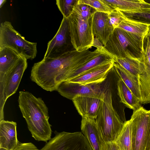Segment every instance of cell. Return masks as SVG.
<instances>
[{
	"label": "cell",
	"instance_id": "cell-1",
	"mask_svg": "<svg viewBox=\"0 0 150 150\" xmlns=\"http://www.w3.org/2000/svg\"><path fill=\"white\" fill-rule=\"evenodd\" d=\"M101 54L97 49L93 51L88 50L82 52L74 49L56 57L43 58L33 65L30 79L45 90L56 91L71 72Z\"/></svg>",
	"mask_w": 150,
	"mask_h": 150
},
{
	"label": "cell",
	"instance_id": "cell-2",
	"mask_svg": "<svg viewBox=\"0 0 150 150\" xmlns=\"http://www.w3.org/2000/svg\"><path fill=\"white\" fill-rule=\"evenodd\" d=\"M18 101L32 137L36 141L47 143L51 139L52 129L48 121V108L43 100L29 92L21 91Z\"/></svg>",
	"mask_w": 150,
	"mask_h": 150
},
{
	"label": "cell",
	"instance_id": "cell-3",
	"mask_svg": "<svg viewBox=\"0 0 150 150\" xmlns=\"http://www.w3.org/2000/svg\"><path fill=\"white\" fill-rule=\"evenodd\" d=\"M144 38L116 28L104 47L114 58L127 57L142 61Z\"/></svg>",
	"mask_w": 150,
	"mask_h": 150
},
{
	"label": "cell",
	"instance_id": "cell-4",
	"mask_svg": "<svg viewBox=\"0 0 150 150\" xmlns=\"http://www.w3.org/2000/svg\"><path fill=\"white\" fill-rule=\"evenodd\" d=\"M103 89V97L95 120L103 141L115 142L124 122L113 106L111 90L108 87Z\"/></svg>",
	"mask_w": 150,
	"mask_h": 150
},
{
	"label": "cell",
	"instance_id": "cell-5",
	"mask_svg": "<svg viewBox=\"0 0 150 150\" xmlns=\"http://www.w3.org/2000/svg\"><path fill=\"white\" fill-rule=\"evenodd\" d=\"M37 43L25 39L13 27L11 23L5 21L0 25V48L8 47L27 59H33L36 56Z\"/></svg>",
	"mask_w": 150,
	"mask_h": 150
},
{
	"label": "cell",
	"instance_id": "cell-6",
	"mask_svg": "<svg viewBox=\"0 0 150 150\" xmlns=\"http://www.w3.org/2000/svg\"><path fill=\"white\" fill-rule=\"evenodd\" d=\"M93 14L87 18L71 14L67 18L72 45L79 52L88 50L93 46L94 38L92 29Z\"/></svg>",
	"mask_w": 150,
	"mask_h": 150
},
{
	"label": "cell",
	"instance_id": "cell-7",
	"mask_svg": "<svg viewBox=\"0 0 150 150\" xmlns=\"http://www.w3.org/2000/svg\"><path fill=\"white\" fill-rule=\"evenodd\" d=\"M129 120L132 128L133 150H150L149 110L141 106L133 111Z\"/></svg>",
	"mask_w": 150,
	"mask_h": 150
},
{
	"label": "cell",
	"instance_id": "cell-8",
	"mask_svg": "<svg viewBox=\"0 0 150 150\" xmlns=\"http://www.w3.org/2000/svg\"><path fill=\"white\" fill-rule=\"evenodd\" d=\"M27 66V59L21 56L0 82V121L4 120V109L6 101L16 92Z\"/></svg>",
	"mask_w": 150,
	"mask_h": 150
},
{
	"label": "cell",
	"instance_id": "cell-9",
	"mask_svg": "<svg viewBox=\"0 0 150 150\" xmlns=\"http://www.w3.org/2000/svg\"><path fill=\"white\" fill-rule=\"evenodd\" d=\"M55 136L40 150H92L82 132H54Z\"/></svg>",
	"mask_w": 150,
	"mask_h": 150
},
{
	"label": "cell",
	"instance_id": "cell-10",
	"mask_svg": "<svg viewBox=\"0 0 150 150\" xmlns=\"http://www.w3.org/2000/svg\"><path fill=\"white\" fill-rule=\"evenodd\" d=\"M73 47L68 21L63 17L57 33L47 44L43 58L58 57L74 50Z\"/></svg>",
	"mask_w": 150,
	"mask_h": 150
},
{
	"label": "cell",
	"instance_id": "cell-11",
	"mask_svg": "<svg viewBox=\"0 0 150 150\" xmlns=\"http://www.w3.org/2000/svg\"><path fill=\"white\" fill-rule=\"evenodd\" d=\"M62 96L72 100L76 96L102 99L104 91L100 84L82 85L77 83L65 81L58 86L56 90Z\"/></svg>",
	"mask_w": 150,
	"mask_h": 150
},
{
	"label": "cell",
	"instance_id": "cell-12",
	"mask_svg": "<svg viewBox=\"0 0 150 150\" xmlns=\"http://www.w3.org/2000/svg\"><path fill=\"white\" fill-rule=\"evenodd\" d=\"M142 62L144 67L138 79L141 99V104L150 103V47L146 42L143 43Z\"/></svg>",
	"mask_w": 150,
	"mask_h": 150
},
{
	"label": "cell",
	"instance_id": "cell-13",
	"mask_svg": "<svg viewBox=\"0 0 150 150\" xmlns=\"http://www.w3.org/2000/svg\"><path fill=\"white\" fill-rule=\"evenodd\" d=\"M93 32L103 46L115 29L111 21L110 14L95 11L92 23Z\"/></svg>",
	"mask_w": 150,
	"mask_h": 150
},
{
	"label": "cell",
	"instance_id": "cell-14",
	"mask_svg": "<svg viewBox=\"0 0 150 150\" xmlns=\"http://www.w3.org/2000/svg\"><path fill=\"white\" fill-rule=\"evenodd\" d=\"M114 62L113 61L100 65L66 81L82 85L100 84L106 79L113 67Z\"/></svg>",
	"mask_w": 150,
	"mask_h": 150
},
{
	"label": "cell",
	"instance_id": "cell-15",
	"mask_svg": "<svg viewBox=\"0 0 150 150\" xmlns=\"http://www.w3.org/2000/svg\"><path fill=\"white\" fill-rule=\"evenodd\" d=\"M102 99L78 96L74 98L72 101L82 117H88L95 119Z\"/></svg>",
	"mask_w": 150,
	"mask_h": 150
},
{
	"label": "cell",
	"instance_id": "cell-16",
	"mask_svg": "<svg viewBox=\"0 0 150 150\" xmlns=\"http://www.w3.org/2000/svg\"><path fill=\"white\" fill-rule=\"evenodd\" d=\"M16 123L12 121H0V148L13 150L19 143L17 139Z\"/></svg>",
	"mask_w": 150,
	"mask_h": 150
},
{
	"label": "cell",
	"instance_id": "cell-17",
	"mask_svg": "<svg viewBox=\"0 0 150 150\" xmlns=\"http://www.w3.org/2000/svg\"><path fill=\"white\" fill-rule=\"evenodd\" d=\"M81 128L92 150H102L103 142L99 132L95 119L82 117Z\"/></svg>",
	"mask_w": 150,
	"mask_h": 150
},
{
	"label": "cell",
	"instance_id": "cell-18",
	"mask_svg": "<svg viewBox=\"0 0 150 150\" xmlns=\"http://www.w3.org/2000/svg\"><path fill=\"white\" fill-rule=\"evenodd\" d=\"M114 58L106 51L71 72L65 81L81 75L95 68L114 61Z\"/></svg>",
	"mask_w": 150,
	"mask_h": 150
},
{
	"label": "cell",
	"instance_id": "cell-19",
	"mask_svg": "<svg viewBox=\"0 0 150 150\" xmlns=\"http://www.w3.org/2000/svg\"><path fill=\"white\" fill-rule=\"evenodd\" d=\"M115 10L129 11H150V4L144 0H104Z\"/></svg>",
	"mask_w": 150,
	"mask_h": 150
},
{
	"label": "cell",
	"instance_id": "cell-20",
	"mask_svg": "<svg viewBox=\"0 0 150 150\" xmlns=\"http://www.w3.org/2000/svg\"><path fill=\"white\" fill-rule=\"evenodd\" d=\"M113 68L120 78L140 100V102L141 95L138 78L117 63L114 62Z\"/></svg>",
	"mask_w": 150,
	"mask_h": 150
},
{
	"label": "cell",
	"instance_id": "cell-21",
	"mask_svg": "<svg viewBox=\"0 0 150 150\" xmlns=\"http://www.w3.org/2000/svg\"><path fill=\"white\" fill-rule=\"evenodd\" d=\"M117 85L120 102L133 111L137 110L142 106L140 100L120 78L117 81Z\"/></svg>",
	"mask_w": 150,
	"mask_h": 150
},
{
	"label": "cell",
	"instance_id": "cell-22",
	"mask_svg": "<svg viewBox=\"0 0 150 150\" xmlns=\"http://www.w3.org/2000/svg\"><path fill=\"white\" fill-rule=\"evenodd\" d=\"M21 56L9 48H0V82L2 81L5 74L16 64Z\"/></svg>",
	"mask_w": 150,
	"mask_h": 150
},
{
	"label": "cell",
	"instance_id": "cell-23",
	"mask_svg": "<svg viewBox=\"0 0 150 150\" xmlns=\"http://www.w3.org/2000/svg\"><path fill=\"white\" fill-rule=\"evenodd\" d=\"M132 128L129 120L126 121L115 142L119 150H133Z\"/></svg>",
	"mask_w": 150,
	"mask_h": 150
},
{
	"label": "cell",
	"instance_id": "cell-24",
	"mask_svg": "<svg viewBox=\"0 0 150 150\" xmlns=\"http://www.w3.org/2000/svg\"><path fill=\"white\" fill-rule=\"evenodd\" d=\"M150 25L125 19L117 28L137 36L144 38L149 29Z\"/></svg>",
	"mask_w": 150,
	"mask_h": 150
},
{
	"label": "cell",
	"instance_id": "cell-25",
	"mask_svg": "<svg viewBox=\"0 0 150 150\" xmlns=\"http://www.w3.org/2000/svg\"><path fill=\"white\" fill-rule=\"evenodd\" d=\"M114 61V62L119 64L138 79L142 72L143 66L142 60L139 61L126 57L121 58H115Z\"/></svg>",
	"mask_w": 150,
	"mask_h": 150
},
{
	"label": "cell",
	"instance_id": "cell-26",
	"mask_svg": "<svg viewBox=\"0 0 150 150\" xmlns=\"http://www.w3.org/2000/svg\"><path fill=\"white\" fill-rule=\"evenodd\" d=\"M118 11L126 19L150 25V11Z\"/></svg>",
	"mask_w": 150,
	"mask_h": 150
},
{
	"label": "cell",
	"instance_id": "cell-27",
	"mask_svg": "<svg viewBox=\"0 0 150 150\" xmlns=\"http://www.w3.org/2000/svg\"><path fill=\"white\" fill-rule=\"evenodd\" d=\"M77 3L88 5L98 12L110 14L115 10L104 0H78Z\"/></svg>",
	"mask_w": 150,
	"mask_h": 150
},
{
	"label": "cell",
	"instance_id": "cell-28",
	"mask_svg": "<svg viewBox=\"0 0 150 150\" xmlns=\"http://www.w3.org/2000/svg\"><path fill=\"white\" fill-rule=\"evenodd\" d=\"M78 0H56V4L63 17L68 18L71 14Z\"/></svg>",
	"mask_w": 150,
	"mask_h": 150
},
{
	"label": "cell",
	"instance_id": "cell-29",
	"mask_svg": "<svg viewBox=\"0 0 150 150\" xmlns=\"http://www.w3.org/2000/svg\"><path fill=\"white\" fill-rule=\"evenodd\" d=\"M96 11L90 6L85 4H78L77 1L73 7L71 14L79 17L86 18L93 14Z\"/></svg>",
	"mask_w": 150,
	"mask_h": 150
},
{
	"label": "cell",
	"instance_id": "cell-30",
	"mask_svg": "<svg viewBox=\"0 0 150 150\" xmlns=\"http://www.w3.org/2000/svg\"><path fill=\"white\" fill-rule=\"evenodd\" d=\"M13 150H39L32 143H21L19 142L16 148Z\"/></svg>",
	"mask_w": 150,
	"mask_h": 150
},
{
	"label": "cell",
	"instance_id": "cell-31",
	"mask_svg": "<svg viewBox=\"0 0 150 150\" xmlns=\"http://www.w3.org/2000/svg\"><path fill=\"white\" fill-rule=\"evenodd\" d=\"M102 150H119L115 142H103Z\"/></svg>",
	"mask_w": 150,
	"mask_h": 150
},
{
	"label": "cell",
	"instance_id": "cell-32",
	"mask_svg": "<svg viewBox=\"0 0 150 150\" xmlns=\"http://www.w3.org/2000/svg\"><path fill=\"white\" fill-rule=\"evenodd\" d=\"M93 46L99 49H102L104 48V46L101 42L98 39L95 37L94 39Z\"/></svg>",
	"mask_w": 150,
	"mask_h": 150
},
{
	"label": "cell",
	"instance_id": "cell-33",
	"mask_svg": "<svg viewBox=\"0 0 150 150\" xmlns=\"http://www.w3.org/2000/svg\"><path fill=\"white\" fill-rule=\"evenodd\" d=\"M144 40L146 42L150 47V25L148 32L145 36Z\"/></svg>",
	"mask_w": 150,
	"mask_h": 150
},
{
	"label": "cell",
	"instance_id": "cell-34",
	"mask_svg": "<svg viewBox=\"0 0 150 150\" xmlns=\"http://www.w3.org/2000/svg\"><path fill=\"white\" fill-rule=\"evenodd\" d=\"M6 1V0H0V8H1Z\"/></svg>",
	"mask_w": 150,
	"mask_h": 150
},
{
	"label": "cell",
	"instance_id": "cell-35",
	"mask_svg": "<svg viewBox=\"0 0 150 150\" xmlns=\"http://www.w3.org/2000/svg\"><path fill=\"white\" fill-rule=\"evenodd\" d=\"M144 1L146 3L150 4V0H145Z\"/></svg>",
	"mask_w": 150,
	"mask_h": 150
},
{
	"label": "cell",
	"instance_id": "cell-36",
	"mask_svg": "<svg viewBox=\"0 0 150 150\" xmlns=\"http://www.w3.org/2000/svg\"><path fill=\"white\" fill-rule=\"evenodd\" d=\"M0 150H6V149H4V148H0Z\"/></svg>",
	"mask_w": 150,
	"mask_h": 150
},
{
	"label": "cell",
	"instance_id": "cell-37",
	"mask_svg": "<svg viewBox=\"0 0 150 150\" xmlns=\"http://www.w3.org/2000/svg\"><path fill=\"white\" fill-rule=\"evenodd\" d=\"M149 123H150V110H149Z\"/></svg>",
	"mask_w": 150,
	"mask_h": 150
}]
</instances>
